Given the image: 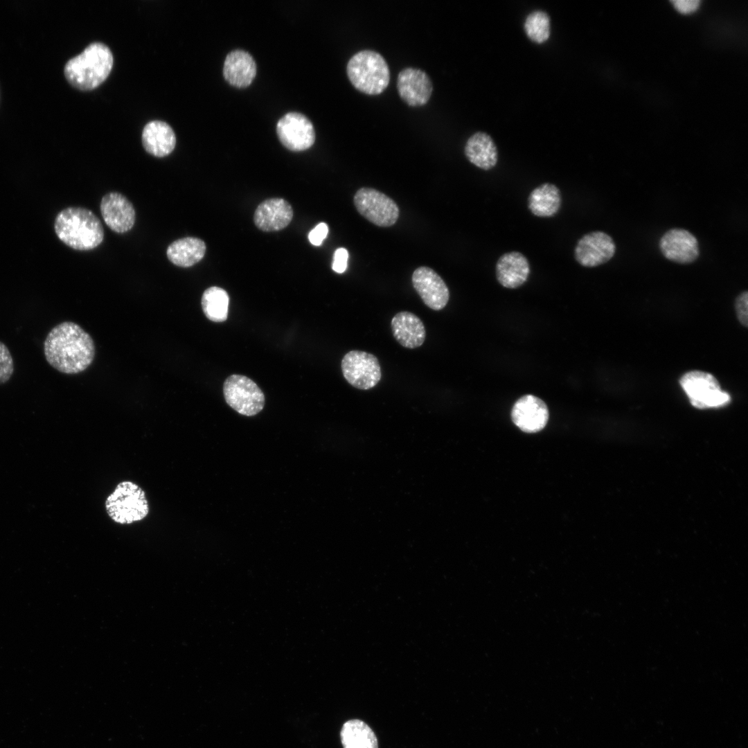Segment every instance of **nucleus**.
<instances>
[{
  "mask_svg": "<svg viewBox=\"0 0 748 748\" xmlns=\"http://www.w3.org/2000/svg\"><path fill=\"white\" fill-rule=\"evenodd\" d=\"M206 249L205 242L200 238L186 237L170 244L166 255L172 264L181 267H189L204 258Z\"/></svg>",
  "mask_w": 748,
  "mask_h": 748,
  "instance_id": "obj_23",
  "label": "nucleus"
},
{
  "mask_svg": "<svg viewBox=\"0 0 748 748\" xmlns=\"http://www.w3.org/2000/svg\"><path fill=\"white\" fill-rule=\"evenodd\" d=\"M511 418L521 430L535 433L542 430L549 420V410L545 402L533 395H525L514 404Z\"/></svg>",
  "mask_w": 748,
  "mask_h": 748,
  "instance_id": "obj_16",
  "label": "nucleus"
},
{
  "mask_svg": "<svg viewBox=\"0 0 748 748\" xmlns=\"http://www.w3.org/2000/svg\"><path fill=\"white\" fill-rule=\"evenodd\" d=\"M107 517L115 524L131 526L145 520L150 506L145 490L132 480L119 481L104 503Z\"/></svg>",
  "mask_w": 748,
  "mask_h": 748,
  "instance_id": "obj_4",
  "label": "nucleus"
},
{
  "mask_svg": "<svg viewBox=\"0 0 748 748\" xmlns=\"http://www.w3.org/2000/svg\"><path fill=\"white\" fill-rule=\"evenodd\" d=\"M397 89L401 99L409 106H422L429 101L433 85L429 75L422 70L407 67L398 75Z\"/></svg>",
  "mask_w": 748,
  "mask_h": 748,
  "instance_id": "obj_15",
  "label": "nucleus"
},
{
  "mask_svg": "<svg viewBox=\"0 0 748 748\" xmlns=\"http://www.w3.org/2000/svg\"><path fill=\"white\" fill-rule=\"evenodd\" d=\"M616 252V244L608 234L596 231L581 237L574 249L576 260L582 266L594 267L608 262Z\"/></svg>",
  "mask_w": 748,
  "mask_h": 748,
  "instance_id": "obj_11",
  "label": "nucleus"
},
{
  "mask_svg": "<svg viewBox=\"0 0 748 748\" xmlns=\"http://www.w3.org/2000/svg\"><path fill=\"white\" fill-rule=\"evenodd\" d=\"M293 210L283 198H271L258 205L254 213V223L264 231H276L285 228L292 221Z\"/></svg>",
  "mask_w": 748,
  "mask_h": 748,
  "instance_id": "obj_17",
  "label": "nucleus"
},
{
  "mask_svg": "<svg viewBox=\"0 0 748 748\" xmlns=\"http://www.w3.org/2000/svg\"><path fill=\"white\" fill-rule=\"evenodd\" d=\"M44 352L52 367L63 373L76 374L92 363L95 346L91 337L79 325L64 321L48 333Z\"/></svg>",
  "mask_w": 748,
  "mask_h": 748,
  "instance_id": "obj_1",
  "label": "nucleus"
},
{
  "mask_svg": "<svg viewBox=\"0 0 748 748\" xmlns=\"http://www.w3.org/2000/svg\"><path fill=\"white\" fill-rule=\"evenodd\" d=\"M659 248L666 258L680 264L691 263L700 254L696 237L683 229L666 231L660 239Z\"/></svg>",
  "mask_w": 748,
  "mask_h": 748,
  "instance_id": "obj_13",
  "label": "nucleus"
},
{
  "mask_svg": "<svg viewBox=\"0 0 748 748\" xmlns=\"http://www.w3.org/2000/svg\"><path fill=\"white\" fill-rule=\"evenodd\" d=\"M672 2L678 10L684 13L695 10L700 3L698 0H674Z\"/></svg>",
  "mask_w": 748,
  "mask_h": 748,
  "instance_id": "obj_32",
  "label": "nucleus"
},
{
  "mask_svg": "<svg viewBox=\"0 0 748 748\" xmlns=\"http://www.w3.org/2000/svg\"><path fill=\"white\" fill-rule=\"evenodd\" d=\"M256 74V64L253 57L241 49L231 51L226 57L223 75L231 85L237 87L249 86Z\"/></svg>",
  "mask_w": 748,
  "mask_h": 748,
  "instance_id": "obj_21",
  "label": "nucleus"
},
{
  "mask_svg": "<svg viewBox=\"0 0 748 748\" xmlns=\"http://www.w3.org/2000/svg\"><path fill=\"white\" fill-rule=\"evenodd\" d=\"M530 264L526 257L519 251L501 255L496 264V276L504 287L514 289L522 285L530 274Z\"/></svg>",
  "mask_w": 748,
  "mask_h": 748,
  "instance_id": "obj_19",
  "label": "nucleus"
},
{
  "mask_svg": "<svg viewBox=\"0 0 748 748\" xmlns=\"http://www.w3.org/2000/svg\"><path fill=\"white\" fill-rule=\"evenodd\" d=\"M341 367L346 380L360 390L373 388L382 377L378 359L373 354L365 351H349L343 357Z\"/></svg>",
  "mask_w": 748,
  "mask_h": 748,
  "instance_id": "obj_9",
  "label": "nucleus"
},
{
  "mask_svg": "<svg viewBox=\"0 0 748 748\" xmlns=\"http://www.w3.org/2000/svg\"><path fill=\"white\" fill-rule=\"evenodd\" d=\"M100 208L105 224L116 233L127 232L135 223L136 212L133 204L121 193L111 192L105 195Z\"/></svg>",
  "mask_w": 748,
  "mask_h": 748,
  "instance_id": "obj_14",
  "label": "nucleus"
},
{
  "mask_svg": "<svg viewBox=\"0 0 748 748\" xmlns=\"http://www.w3.org/2000/svg\"><path fill=\"white\" fill-rule=\"evenodd\" d=\"M391 327L395 339L403 347L413 349L421 346L426 338L422 320L415 314L402 311L391 319Z\"/></svg>",
  "mask_w": 748,
  "mask_h": 748,
  "instance_id": "obj_18",
  "label": "nucleus"
},
{
  "mask_svg": "<svg viewBox=\"0 0 748 748\" xmlns=\"http://www.w3.org/2000/svg\"><path fill=\"white\" fill-rule=\"evenodd\" d=\"M679 384L691 404L697 409L720 407L731 400L730 395L722 391L718 380L705 371H688L681 377Z\"/></svg>",
  "mask_w": 748,
  "mask_h": 748,
  "instance_id": "obj_6",
  "label": "nucleus"
},
{
  "mask_svg": "<svg viewBox=\"0 0 748 748\" xmlns=\"http://www.w3.org/2000/svg\"><path fill=\"white\" fill-rule=\"evenodd\" d=\"M468 161L484 170L494 168L498 161V152L492 139L486 133L478 132L472 135L465 146Z\"/></svg>",
  "mask_w": 748,
  "mask_h": 748,
  "instance_id": "obj_22",
  "label": "nucleus"
},
{
  "mask_svg": "<svg viewBox=\"0 0 748 748\" xmlns=\"http://www.w3.org/2000/svg\"><path fill=\"white\" fill-rule=\"evenodd\" d=\"M562 196L559 188L553 184L544 183L534 188L528 197V208L537 217H549L560 208Z\"/></svg>",
  "mask_w": 748,
  "mask_h": 748,
  "instance_id": "obj_24",
  "label": "nucleus"
},
{
  "mask_svg": "<svg viewBox=\"0 0 748 748\" xmlns=\"http://www.w3.org/2000/svg\"><path fill=\"white\" fill-rule=\"evenodd\" d=\"M353 202L358 213L376 226H391L399 217L400 211L395 201L376 189L359 188Z\"/></svg>",
  "mask_w": 748,
  "mask_h": 748,
  "instance_id": "obj_8",
  "label": "nucleus"
},
{
  "mask_svg": "<svg viewBox=\"0 0 748 748\" xmlns=\"http://www.w3.org/2000/svg\"><path fill=\"white\" fill-rule=\"evenodd\" d=\"M277 135L282 144L293 151L310 148L315 141V132L311 121L303 114L289 112L276 125Z\"/></svg>",
  "mask_w": 748,
  "mask_h": 748,
  "instance_id": "obj_10",
  "label": "nucleus"
},
{
  "mask_svg": "<svg viewBox=\"0 0 748 748\" xmlns=\"http://www.w3.org/2000/svg\"><path fill=\"white\" fill-rule=\"evenodd\" d=\"M114 63L110 48L104 43L92 42L65 64L64 72L68 82L80 90L99 86L109 75Z\"/></svg>",
  "mask_w": 748,
  "mask_h": 748,
  "instance_id": "obj_3",
  "label": "nucleus"
},
{
  "mask_svg": "<svg viewBox=\"0 0 748 748\" xmlns=\"http://www.w3.org/2000/svg\"><path fill=\"white\" fill-rule=\"evenodd\" d=\"M346 72L355 88L367 95L382 93L390 80L385 59L372 50H363L353 55L348 62Z\"/></svg>",
  "mask_w": 748,
  "mask_h": 748,
  "instance_id": "obj_5",
  "label": "nucleus"
},
{
  "mask_svg": "<svg viewBox=\"0 0 748 748\" xmlns=\"http://www.w3.org/2000/svg\"><path fill=\"white\" fill-rule=\"evenodd\" d=\"M229 297L224 289L213 286L206 289L202 296V310L209 320L222 322L228 317Z\"/></svg>",
  "mask_w": 748,
  "mask_h": 748,
  "instance_id": "obj_26",
  "label": "nucleus"
},
{
  "mask_svg": "<svg viewBox=\"0 0 748 748\" xmlns=\"http://www.w3.org/2000/svg\"><path fill=\"white\" fill-rule=\"evenodd\" d=\"M524 30L528 37L533 42L542 44L550 36V18L542 10L530 13L524 22Z\"/></svg>",
  "mask_w": 748,
  "mask_h": 748,
  "instance_id": "obj_27",
  "label": "nucleus"
},
{
  "mask_svg": "<svg viewBox=\"0 0 748 748\" xmlns=\"http://www.w3.org/2000/svg\"><path fill=\"white\" fill-rule=\"evenodd\" d=\"M412 285L423 303L433 310H443L449 299V290L443 278L431 268L421 266L413 271Z\"/></svg>",
  "mask_w": 748,
  "mask_h": 748,
  "instance_id": "obj_12",
  "label": "nucleus"
},
{
  "mask_svg": "<svg viewBox=\"0 0 748 748\" xmlns=\"http://www.w3.org/2000/svg\"><path fill=\"white\" fill-rule=\"evenodd\" d=\"M14 371V363L8 347L0 341V384L8 381Z\"/></svg>",
  "mask_w": 748,
  "mask_h": 748,
  "instance_id": "obj_28",
  "label": "nucleus"
},
{
  "mask_svg": "<svg viewBox=\"0 0 748 748\" xmlns=\"http://www.w3.org/2000/svg\"><path fill=\"white\" fill-rule=\"evenodd\" d=\"M340 736L344 748H378L375 733L360 720L346 721L342 726Z\"/></svg>",
  "mask_w": 748,
  "mask_h": 748,
  "instance_id": "obj_25",
  "label": "nucleus"
},
{
  "mask_svg": "<svg viewBox=\"0 0 748 748\" xmlns=\"http://www.w3.org/2000/svg\"><path fill=\"white\" fill-rule=\"evenodd\" d=\"M328 233V226L324 222L318 224L308 234L310 243L314 246H319L326 238Z\"/></svg>",
  "mask_w": 748,
  "mask_h": 748,
  "instance_id": "obj_31",
  "label": "nucleus"
},
{
  "mask_svg": "<svg viewBox=\"0 0 748 748\" xmlns=\"http://www.w3.org/2000/svg\"><path fill=\"white\" fill-rule=\"evenodd\" d=\"M141 140L145 150L157 157L170 154L176 145L174 130L170 125L161 121L148 122L143 127Z\"/></svg>",
  "mask_w": 748,
  "mask_h": 748,
  "instance_id": "obj_20",
  "label": "nucleus"
},
{
  "mask_svg": "<svg viewBox=\"0 0 748 748\" xmlns=\"http://www.w3.org/2000/svg\"><path fill=\"white\" fill-rule=\"evenodd\" d=\"M348 252L346 249L340 247L335 250L333 256L332 269L338 274L344 273L348 265Z\"/></svg>",
  "mask_w": 748,
  "mask_h": 748,
  "instance_id": "obj_30",
  "label": "nucleus"
},
{
  "mask_svg": "<svg viewBox=\"0 0 748 748\" xmlns=\"http://www.w3.org/2000/svg\"><path fill=\"white\" fill-rule=\"evenodd\" d=\"M54 229L58 238L68 247L88 251L98 247L104 239L99 218L82 207H68L56 216Z\"/></svg>",
  "mask_w": 748,
  "mask_h": 748,
  "instance_id": "obj_2",
  "label": "nucleus"
},
{
  "mask_svg": "<svg viewBox=\"0 0 748 748\" xmlns=\"http://www.w3.org/2000/svg\"><path fill=\"white\" fill-rule=\"evenodd\" d=\"M735 309L740 323L745 328L748 326V292H742L736 299Z\"/></svg>",
  "mask_w": 748,
  "mask_h": 748,
  "instance_id": "obj_29",
  "label": "nucleus"
},
{
  "mask_svg": "<svg viewBox=\"0 0 748 748\" xmlns=\"http://www.w3.org/2000/svg\"><path fill=\"white\" fill-rule=\"evenodd\" d=\"M223 393L226 402L244 416H254L261 411L265 405V395L261 389L244 375L228 377L223 384Z\"/></svg>",
  "mask_w": 748,
  "mask_h": 748,
  "instance_id": "obj_7",
  "label": "nucleus"
}]
</instances>
